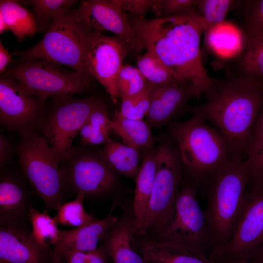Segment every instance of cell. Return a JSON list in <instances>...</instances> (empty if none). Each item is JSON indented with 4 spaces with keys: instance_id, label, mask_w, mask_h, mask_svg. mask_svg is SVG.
Segmentation results:
<instances>
[{
    "instance_id": "2e32d148",
    "label": "cell",
    "mask_w": 263,
    "mask_h": 263,
    "mask_svg": "<svg viewBox=\"0 0 263 263\" xmlns=\"http://www.w3.org/2000/svg\"><path fill=\"white\" fill-rule=\"evenodd\" d=\"M204 91L191 82L152 87L146 123L150 129L161 128L176 116L188 100L199 98Z\"/></svg>"
},
{
    "instance_id": "ffe728a7",
    "label": "cell",
    "mask_w": 263,
    "mask_h": 263,
    "mask_svg": "<svg viewBox=\"0 0 263 263\" xmlns=\"http://www.w3.org/2000/svg\"><path fill=\"white\" fill-rule=\"evenodd\" d=\"M139 250L144 263H218L201 252L165 241L143 239Z\"/></svg>"
},
{
    "instance_id": "8992f818",
    "label": "cell",
    "mask_w": 263,
    "mask_h": 263,
    "mask_svg": "<svg viewBox=\"0 0 263 263\" xmlns=\"http://www.w3.org/2000/svg\"><path fill=\"white\" fill-rule=\"evenodd\" d=\"M16 147L20 172L42 199L48 211L66 202L59 174L60 162L44 138L35 130L19 133Z\"/></svg>"
},
{
    "instance_id": "9c48e42d",
    "label": "cell",
    "mask_w": 263,
    "mask_h": 263,
    "mask_svg": "<svg viewBox=\"0 0 263 263\" xmlns=\"http://www.w3.org/2000/svg\"><path fill=\"white\" fill-rule=\"evenodd\" d=\"M198 188L189 180L183 185L163 224L157 230L162 241L204 254L206 249H211L212 243L204 211L198 201Z\"/></svg>"
},
{
    "instance_id": "277c9868",
    "label": "cell",
    "mask_w": 263,
    "mask_h": 263,
    "mask_svg": "<svg viewBox=\"0 0 263 263\" xmlns=\"http://www.w3.org/2000/svg\"><path fill=\"white\" fill-rule=\"evenodd\" d=\"M169 131L184 172L198 188L208 175L232 159L225 138L196 108L189 119L171 123Z\"/></svg>"
},
{
    "instance_id": "d6a6232c",
    "label": "cell",
    "mask_w": 263,
    "mask_h": 263,
    "mask_svg": "<svg viewBox=\"0 0 263 263\" xmlns=\"http://www.w3.org/2000/svg\"><path fill=\"white\" fill-rule=\"evenodd\" d=\"M117 90L121 99L134 96L150 86L137 67L123 65L117 78Z\"/></svg>"
},
{
    "instance_id": "8fae6325",
    "label": "cell",
    "mask_w": 263,
    "mask_h": 263,
    "mask_svg": "<svg viewBox=\"0 0 263 263\" xmlns=\"http://www.w3.org/2000/svg\"><path fill=\"white\" fill-rule=\"evenodd\" d=\"M156 172L141 235L157 230L169 213L181 185L183 168L175 143H161L156 150Z\"/></svg>"
},
{
    "instance_id": "f35d334b",
    "label": "cell",
    "mask_w": 263,
    "mask_h": 263,
    "mask_svg": "<svg viewBox=\"0 0 263 263\" xmlns=\"http://www.w3.org/2000/svg\"><path fill=\"white\" fill-rule=\"evenodd\" d=\"M124 11L138 18H145L147 12L151 9L154 0H116Z\"/></svg>"
},
{
    "instance_id": "f1b7e54d",
    "label": "cell",
    "mask_w": 263,
    "mask_h": 263,
    "mask_svg": "<svg viewBox=\"0 0 263 263\" xmlns=\"http://www.w3.org/2000/svg\"><path fill=\"white\" fill-rule=\"evenodd\" d=\"M23 5L33 10L38 32L45 34L53 20L59 16L76 7L75 0H28L21 1Z\"/></svg>"
},
{
    "instance_id": "52a82bcc",
    "label": "cell",
    "mask_w": 263,
    "mask_h": 263,
    "mask_svg": "<svg viewBox=\"0 0 263 263\" xmlns=\"http://www.w3.org/2000/svg\"><path fill=\"white\" fill-rule=\"evenodd\" d=\"M4 73L14 78L24 93L44 104L50 97L85 94L92 88V77L45 60L14 59Z\"/></svg>"
},
{
    "instance_id": "5b68a950",
    "label": "cell",
    "mask_w": 263,
    "mask_h": 263,
    "mask_svg": "<svg viewBox=\"0 0 263 263\" xmlns=\"http://www.w3.org/2000/svg\"><path fill=\"white\" fill-rule=\"evenodd\" d=\"M98 33L81 19L75 8L56 17L35 45L15 51L13 55L18 58L15 60H45L90 76L85 68V56Z\"/></svg>"
},
{
    "instance_id": "e575fe53",
    "label": "cell",
    "mask_w": 263,
    "mask_h": 263,
    "mask_svg": "<svg viewBox=\"0 0 263 263\" xmlns=\"http://www.w3.org/2000/svg\"><path fill=\"white\" fill-rule=\"evenodd\" d=\"M152 87L150 86L140 94L121 99L118 113L122 117L132 120H143L150 106V95Z\"/></svg>"
},
{
    "instance_id": "f546056e",
    "label": "cell",
    "mask_w": 263,
    "mask_h": 263,
    "mask_svg": "<svg viewBox=\"0 0 263 263\" xmlns=\"http://www.w3.org/2000/svg\"><path fill=\"white\" fill-rule=\"evenodd\" d=\"M136 65L148 83L152 87L180 83L166 65L148 52L137 56Z\"/></svg>"
},
{
    "instance_id": "ba28073f",
    "label": "cell",
    "mask_w": 263,
    "mask_h": 263,
    "mask_svg": "<svg viewBox=\"0 0 263 263\" xmlns=\"http://www.w3.org/2000/svg\"><path fill=\"white\" fill-rule=\"evenodd\" d=\"M103 103L95 95L79 98L65 94L55 97L46 110L39 131L60 163L73 152V140L91 113Z\"/></svg>"
},
{
    "instance_id": "ab89813d",
    "label": "cell",
    "mask_w": 263,
    "mask_h": 263,
    "mask_svg": "<svg viewBox=\"0 0 263 263\" xmlns=\"http://www.w3.org/2000/svg\"><path fill=\"white\" fill-rule=\"evenodd\" d=\"M81 143L83 147H93L105 144L109 137L93 127L87 121L79 132Z\"/></svg>"
},
{
    "instance_id": "4316f807",
    "label": "cell",
    "mask_w": 263,
    "mask_h": 263,
    "mask_svg": "<svg viewBox=\"0 0 263 263\" xmlns=\"http://www.w3.org/2000/svg\"><path fill=\"white\" fill-rule=\"evenodd\" d=\"M234 10L244 45L263 33V0L237 1Z\"/></svg>"
},
{
    "instance_id": "ac0fdd59",
    "label": "cell",
    "mask_w": 263,
    "mask_h": 263,
    "mask_svg": "<svg viewBox=\"0 0 263 263\" xmlns=\"http://www.w3.org/2000/svg\"><path fill=\"white\" fill-rule=\"evenodd\" d=\"M113 206L108 215L86 226L70 230L60 229L59 239L52 249L53 263H60L69 251H87L95 249L107 233L117 223L113 215Z\"/></svg>"
},
{
    "instance_id": "60d3db41",
    "label": "cell",
    "mask_w": 263,
    "mask_h": 263,
    "mask_svg": "<svg viewBox=\"0 0 263 263\" xmlns=\"http://www.w3.org/2000/svg\"><path fill=\"white\" fill-rule=\"evenodd\" d=\"M14 150L12 142L2 134L0 135V169H3L9 162Z\"/></svg>"
},
{
    "instance_id": "30bf717a",
    "label": "cell",
    "mask_w": 263,
    "mask_h": 263,
    "mask_svg": "<svg viewBox=\"0 0 263 263\" xmlns=\"http://www.w3.org/2000/svg\"><path fill=\"white\" fill-rule=\"evenodd\" d=\"M59 174L63 194L75 198L100 196L117 185L116 174L105 161L100 151L75 147L61 163Z\"/></svg>"
},
{
    "instance_id": "9a60e30c",
    "label": "cell",
    "mask_w": 263,
    "mask_h": 263,
    "mask_svg": "<svg viewBox=\"0 0 263 263\" xmlns=\"http://www.w3.org/2000/svg\"><path fill=\"white\" fill-rule=\"evenodd\" d=\"M76 10L81 19L97 32L107 31L114 34L136 53L144 48L133 32L127 15L116 0H81Z\"/></svg>"
},
{
    "instance_id": "7402d4cb",
    "label": "cell",
    "mask_w": 263,
    "mask_h": 263,
    "mask_svg": "<svg viewBox=\"0 0 263 263\" xmlns=\"http://www.w3.org/2000/svg\"><path fill=\"white\" fill-rule=\"evenodd\" d=\"M132 220L116 225L107 233L101 246L113 263H144L135 244Z\"/></svg>"
},
{
    "instance_id": "7a4b0ae2",
    "label": "cell",
    "mask_w": 263,
    "mask_h": 263,
    "mask_svg": "<svg viewBox=\"0 0 263 263\" xmlns=\"http://www.w3.org/2000/svg\"><path fill=\"white\" fill-rule=\"evenodd\" d=\"M196 108L224 136L233 160L244 161L250 133L263 104V82L232 76L211 78Z\"/></svg>"
},
{
    "instance_id": "74e56055",
    "label": "cell",
    "mask_w": 263,
    "mask_h": 263,
    "mask_svg": "<svg viewBox=\"0 0 263 263\" xmlns=\"http://www.w3.org/2000/svg\"><path fill=\"white\" fill-rule=\"evenodd\" d=\"M87 122L105 135L109 136L111 131V119L109 118L108 107L105 103L91 113Z\"/></svg>"
},
{
    "instance_id": "5bb4252c",
    "label": "cell",
    "mask_w": 263,
    "mask_h": 263,
    "mask_svg": "<svg viewBox=\"0 0 263 263\" xmlns=\"http://www.w3.org/2000/svg\"><path fill=\"white\" fill-rule=\"evenodd\" d=\"M44 104L24 93L18 82L4 73L0 76V122L10 131L19 133L39 132L46 110Z\"/></svg>"
},
{
    "instance_id": "8d00e7d4",
    "label": "cell",
    "mask_w": 263,
    "mask_h": 263,
    "mask_svg": "<svg viewBox=\"0 0 263 263\" xmlns=\"http://www.w3.org/2000/svg\"><path fill=\"white\" fill-rule=\"evenodd\" d=\"M109 257L101 245L87 251H69L63 256L65 263H108Z\"/></svg>"
},
{
    "instance_id": "484cf974",
    "label": "cell",
    "mask_w": 263,
    "mask_h": 263,
    "mask_svg": "<svg viewBox=\"0 0 263 263\" xmlns=\"http://www.w3.org/2000/svg\"><path fill=\"white\" fill-rule=\"evenodd\" d=\"M244 161L251 187H263V104L251 129Z\"/></svg>"
},
{
    "instance_id": "7c38bea8",
    "label": "cell",
    "mask_w": 263,
    "mask_h": 263,
    "mask_svg": "<svg viewBox=\"0 0 263 263\" xmlns=\"http://www.w3.org/2000/svg\"><path fill=\"white\" fill-rule=\"evenodd\" d=\"M263 244V187L246 193L233 232L222 256L233 263H246Z\"/></svg>"
},
{
    "instance_id": "e0dca14e",
    "label": "cell",
    "mask_w": 263,
    "mask_h": 263,
    "mask_svg": "<svg viewBox=\"0 0 263 263\" xmlns=\"http://www.w3.org/2000/svg\"><path fill=\"white\" fill-rule=\"evenodd\" d=\"M51 254L24 226H0V263H53Z\"/></svg>"
},
{
    "instance_id": "d6986e66",
    "label": "cell",
    "mask_w": 263,
    "mask_h": 263,
    "mask_svg": "<svg viewBox=\"0 0 263 263\" xmlns=\"http://www.w3.org/2000/svg\"><path fill=\"white\" fill-rule=\"evenodd\" d=\"M23 176L8 171L0 179V225L5 227L24 226L32 207Z\"/></svg>"
},
{
    "instance_id": "cb8c5ba5",
    "label": "cell",
    "mask_w": 263,
    "mask_h": 263,
    "mask_svg": "<svg viewBox=\"0 0 263 263\" xmlns=\"http://www.w3.org/2000/svg\"><path fill=\"white\" fill-rule=\"evenodd\" d=\"M101 152L105 161L115 174L136 178L141 166L139 150L109 137Z\"/></svg>"
},
{
    "instance_id": "4dcf8cb0",
    "label": "cell",
    "mask_w": 263,
    "mask_h": 263,
    "mask_svg": "<svg viewBox=\"0 0 263 263\" xmlns=\"http://www.w3.org/2000/svg\"><path fill=\"white\" fill-rule=\"evenodd\" d=\"M32 226V235L41 246L49 248L58 241L60 229L55 217L41 212L32 207L28 214Z\"/></svg>"
},
{
    "instance_id": "d590c367",
    "label": "cell",
    "mask_w": 263,
    "mask_h": 263,
    "mask_svg": "<svg viewBox=\"0 0 263 263\" xmlns=\"http://www.w3.org/2000/svg\"><path fill=\"white\" fill-rule=\"evenodd\" d=\"M196 0H154L151 9L155 18H165L179 14L196 7Z\"/></svg>"
},
{
    "instance_id": "83f0119b",
    "label": "cell",
    "mask_w": 263,
    "mask_h": 263,
    "mask_svg": "<svg viewBox=\"0 0 263 263\" xmlns=\"http://www.w3.org/2000/svg\"><path fill=\"white\" fill-rule=\"evenodd\" d=\"M244 48L233 76L263 82V33L245 43Z\"/></svg>"
},
{
    "instance_id": "603a6c76",
    "label": "cell",
    "mask_w": 263,
    "mask_h": 263,
    "mask_svg": "<svg viewBox=\"0 0 263 263\" xmlns=\"http://www.w3.org/2000/svg\"><path fill=\"white\" fill-rule=\"evenodd\" d=\"M110 128L122 139L123 144L140 151L152 149L157 140L146 121L125 118L116 110L111 119Z\"/></svg>"
},
{
    "instance_id": "4fadbf2b",
    "label": "cell",
    "mask_w": 263,
    "mask_h": 263,
    "mask_svg": "<svg viewBox=\"0 0 263 263\" xmlns=\"http://www.w3.org/2000/svg\"><path fill=\"white\" fill-rule=\"evenodd\" d=\"M132 51L121 38L98 33L86 53V73L104 87L114 104L119 98L116 85L119 72L124 60Z\"/></svg>"
},
{
    "instance_id": "b9f144b4",
    "label": "cell",
    "mask_w": 263,
    "mask_h": 263,
    "mask_svg": "<svg viewBox=\"0 0 263 263\" xmlns=\"http://www.w3.org/2000/svg\"><path fill=\"white\" fill-rule=\"evenodd\" d=\"M12 54L8 52L0 41V74H4L9 65L14 61L12 58Z\"/></svg>"
},
{
    "instance_id": "d4e9b609",
    "label": "cell",
    "mask_w": 263,
    "mask_h": 263,
    "mask_svg": "<svg viewBox=\"0 0 263 263\" xmlns=\"http://www.w3.org/2000/svg\"><path fill=\"white\" fill-rule=\"evenodd\" d=\"M0 16L10 31L21 42L26 38H33L38 32L33 13L17 0H0Z\"/></svg>"
},
{
    "instance_id": "7bdbcfd3",
    "label": "cell",
    "mask_w": 263,
    "mask_h": 263,
    "mask_svg": "<svg viewBox=\"0 0 263 263\" xmlns=\"http://www.w3.org/2000/svg\"><path fill=\"white\" fill-rule=\"evenodd\" d=\"M249 261L250 263H263V244L251 255L247 260Z\"/></svg>"
},
{
    "instance_id": "6da1fadb",
    "label": "cell",
    "mask_w": 263,
    "mask_h": 263,
    "mask_svg": "<svg viewBox=\"0 0 263 263\" xmlns=\"http://www.w3.org/2000/svg\"><path fill=\"white\" fill-rule=\"evenodd\" d=\"M128 18L144 48L166 65L180 83L191 82L205 90L211 77L201 59L200 41L205 26L196 7L169 17Z\"/></svg>"
},
{
    "instance_id": "1f68e13d",
    "label": "cell",
    "mask_w": 263,
    "mask_h": 263,
    "mask_svg": "<svg viewBox=\"0 0 263 263\" xmlns=\"http://www.w3.org/2000/svg\"><path fill=\"white\" fill-rule=\"evenodd\" d=\"M84 197L77 195L74 200L62 204L54 217L57 224L64 226L81 227L89 225L98 219L88 213L83 206Z\"/></svg>"
},
{
    "instance_id": "3957f363",
    "label": "cell",
    "mask_w": 263,
    "mask_h": 263,
    "mask_svg": "<svg viewBox=\"0 0 263 263\" xmlns=\"http://www.w3.org/2000/svg\"><path fill=\"white\" fill-rule=\"evenodd\" d=\"M249 179L244 161L232 159L208 175L200 186L207 198L204 211L213 256H222L233 232Z\"/></svg>"
},
{
    "instance_id": "836d02e7",
    "label": "cell",
    "mask_w": 263,
    "mask_h": 263,
    "mask_svg": "<svg viewBox=\"0 0 263 263\" xmlns=\"http://www.w3.org/2000/svg\"><path fill=\"white\" fill-rule=\"evenodd\" d=\"M236 2L231 0H196V7L203 18L205 31L223 22Z\"/></svg>"
},
{
    "instance_id": "44dd1931",
    "label": "cell",
    "mask_w": 263,
    "mask_h": 263,
    "mask_svg": "<svg viewBox=\"0 0 263 263\" xmlns=\"http://www.w3.org/2000/svg\"><path fill=\"white\" fill-rule=\"evenodd\" d=\"M156 163V150L151 149L144 152L140 169L135 178L132 219L134 234L141 235L155 180Z\"/></svg>"
}]
</instances>
